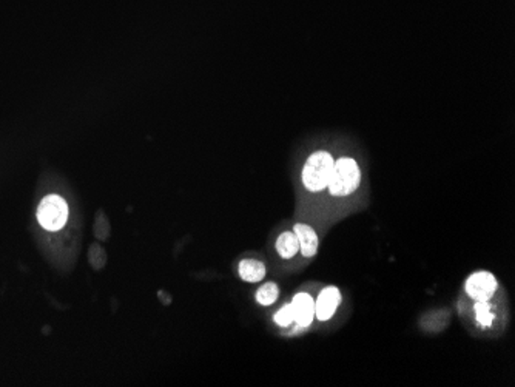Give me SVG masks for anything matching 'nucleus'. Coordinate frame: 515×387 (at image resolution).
Masks as SVG:
<instances>
[{"instance_id":"6","label":"nucleus","mask_w":515,"mask_h":387,"mask_svg":"<svg viewBox=\"0 0 515 387\" xmlns=\"http://www.w3.org/2000/svg\"><path fill=\"white\" fill-rule=\"evenodd\" d=\"M295 323L301 327H307L315 316V300L309 294H298L292 301Z\"/></svg>"},{"instance_id":"12","label":"nucleus","mask_w":515,"mask_h":387,"mask_svg":"<svg viewBox=\"0 0 515 387\" xmlns=\"http://www.w3.org/2000/svg\"><path fill=\"white\" fill-rule=\"evenodd\" d=\"M473 310H476L477 321L481 325H486V327H489V325L494 321V314L491 312L492 310L491 304L487 301H477L476 305H473Z\"/></svg>"},{"instance_id":"5","label":"nucleus","mask_w":515,"mask_h":387,"mask_svg":"<svg viewBox=\"0 0 515 387\" xmlns=\"http://www.w3.org/2000/svg\"><path fill=\"white\" fill-rule=\"evenodd\" d=\"M341 303V294L336 287H326L321 290L320 296L315 301V315L320 321H327L334 316L335 310Z\"/></svg>"},{"instance_id":"1","label":"nucleus","mask_w":515,"mask_h":387,"mask_svg":"<svg viewBox=\"0 0 515 387\" xmlns=\"http://www.w3.org/2000/svg\"><path fill=\"white\" fill-rule=\"evenodd\" d=\"M361 172L356 162L350 158H341L334 164L327 188L334 196H349L360 187Z\"/></svg>"},{"instance_id":"8","label":"nucleus","mask_w":515,"mask_h":387,"mask_svg":"<svg viewBox=\"0 0 515 387\" xmlns=\"http://www.w3.org/2000/svg\"><path fill=\"white\" fill-rule=\"evenodd\" d=\"M238 273L246 282H260L266 276V266L258 260H242Z\"/></svg>"},{"instance_id":"4","label":"nucleus","mask_w":515,"mask_h":387,"mask_svg":"<svg viewBox=\"0 0 515 387\" xmlns=\"http://www.w3.org/2000/svg\"><path fill=\"white\" fill-rule=\"evenodd\" d=\"M497 280L489 271H477L466 281L467 295L476 301H489L497 291Z\"/></svg>"},{"instance_id":"14","label":"nucleus","mask_w":515,"mask_h":387,"mask_svg":"<svg viewBox=\"0 0 515 387\" xmlns=\"http://www.w3.org/2000/svg\"><path fill=\"white\" fill-rule=\"evenodd\" d=\"M275 323L281 327H289L290 324L295 323V316H293V309L292 304H286L276 312L275 315Z\"/></svg>"},{"instance_id":"3","label":"nucleus","mask_w":515,"mask_h":387,"mask_svg":"<svg viewBox=\"0 0 515 387\" xmlns=\"http://www.w3.org/2000/svg\"><path fill=\"white\" fill-rule=\"evenodd\" d=\"M69 219V206L59 195L45 196L37 208V221L48 232H57L64 228Z\"/></svg>"},{"instance_id":"9","label":"nucleus","mask_w":515,"mask_h":387,"mask_svg":"<svg viewBox=\"0 0 515 387\" xmlns=\"http://www.w3.org/2000/svg\"><path fill=\"white\" fill-rule=\"evenodd\" d=\"M276 252L280 253V256L284 258V260H290V258H293L298 252H300V244H298L296 235L293 232H286L278 236Z\"/></svg>"},{"instance_id":"10","label":"nucleus","mask_w":515,"mask_h":387,"mask_svg":"<svg viewBox=\"0 0 515 387\" xmlns=\"http://www.w3.org/2000/svg\"><path fill=\"white\" fill-rule=\"evenodd\" d=\"M280 295V289L275 282H267L256 291V301L261 305H272Z\"/></svg>"},{"instance_id":"13","label":"nucleus","mask_w":515,"mask_h":387,"mask_svg":"<svg viewBox=\"0 0 515 387\" xmlns=\"http://www.w3.org/2000/svg\"><path fill=\"white\" fill-rule=\"evenodd\" d=\"M108 235H110V224H108V219L105 218L102 210H99L96 213V218H94V236L99 241H105L108 240Z\"/></svg>"},{"instance_id":"7","label":"nucleus","mask_w":515,"mask_h":387,"mask_svg":"<svg viewBox=\"0 0 515 387\" xmlns=\"http://www.w3.org/2000/svg\"><path fill=\"white\" fill-rule=\"evenodd\" d=\"M293 233L296 235L298 244H300V252L302 256L311 258L318 252V236L315 230L306 226V224H295Z\"/></svg>"},{"instance_id":"11","label":"nucleus","mask_w":515,"mask_h":387,"mask_svg":"<svg viewBox=\"0 0 515 387\" xmlns=\"http://www.w3.org/2000/svg\"><path fill=\"white\" fill-rule=\"evenodd\" d=\"M88 260H90L91 267L94 270H102L107 264V253L105 249L99 244H91L90 249H88Z\"/></svg>"},{"instance_id":"2","label":"nucleus","mask_w":515,"mask_h":387,"mask_svg":"<svg viewBox=\"0 0 515 387\" xmlns=\"http://www.w3.org/2000/svg\"><path fill=\"white\" fill-rule=\"evenodd\" d=\"M335 161L327 152H316L306 162L302 168V184L309 192H321L327 188L332 170H334Z\"/></svg>"}]
</instances>
